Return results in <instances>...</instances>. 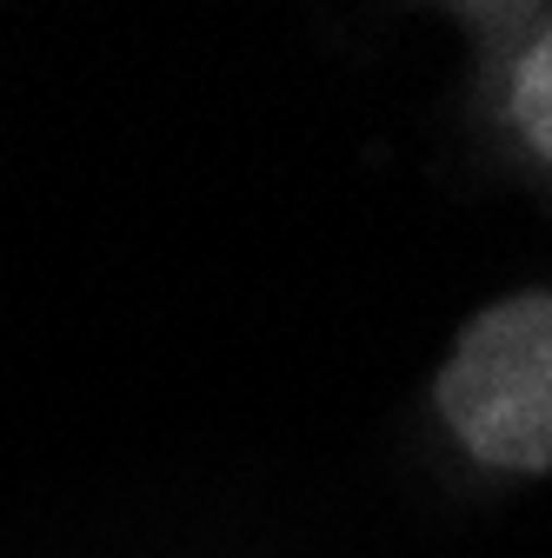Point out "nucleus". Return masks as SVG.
I'll list each match as a JSON object with an SVG mask.
<instances>
[{"instance_id": "nucleus-1", "label": "nucleus", "mask_w": 552, "mask_h": 558, "mask_svg": "<svg viewBox=\"0 0 552 558\" xmlns=\"http://www.w3.org/2000/svg\"><path fill=\"white\" fill-rule=\"evenodd\" d=\"M433 392L472 459L552 472V293L487 306L459 332Z\"/></svg>"}, {"instance_id": "nucleus-2", "label": "nucleus", "mask_w": 552, "mask_h": 558, "mask_svg": "<svg viewBox=\"0 0 552 558\" xmlns=\"http://www.w3.org/2000/svg\"><path fill=\"white\" fill-rule=\"evenodd\" d=\"M513 120L526 126V140L552 160V40H539L519 66V81H513Z\"/></svg>"}]
</instances>
